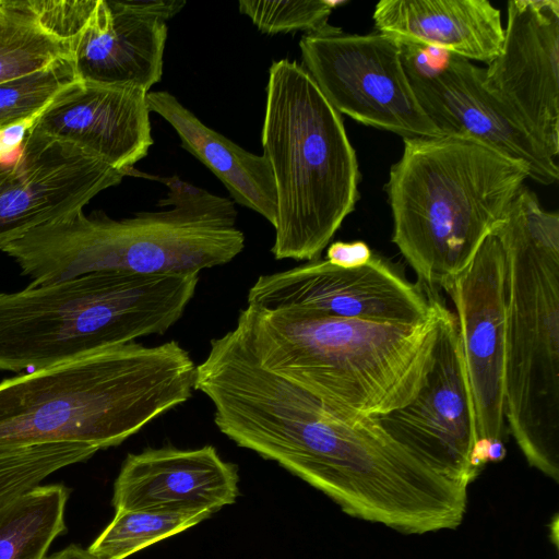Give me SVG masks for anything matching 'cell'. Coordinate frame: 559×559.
I'll return each mask as SVG.
<instances>
[{
	"label": "cell",
	"mask_w": 559,
	"mask_h": 559,
	"mask_svg": "<svg viewBox=\"0 0 559 559\" xmlns=\"http://www.w3.org/2000/svg\"><path fill=\"white\" fill-rule=\"evenodd\" d=\"M176 341L128 343L0 382V455L49 443L116 447L195 390Z\"/></svg>",
	"instance_id": "6da1fadb"
},
{
	"label": "cell",
	"mask_w": 559,
	"mask_h": 559,
	"mask_svg": "<svg viewBox=\"0 0 559 559\" xmlns=\"http://www.w3.org/2000/svg\"><path fill=\"white\" fill-rule=\"evenodd\" d=\"M234 330L262 366L355 420L416 396L431 366L437 324L433 308L424 322L391 324L247 305Z\"/></svg>",
	"instance_id": "7a4b0ae2"
},
{
	"label": "cell",
	"mask_w": 559,
	"mask_h": 559,
	"mask_svg": "<svg viewBox=\"0 0 559 559\" xmlns=\"http://www.w3.org/2000/svg\"><path fill=\"white\" fill-rule=\"evenodd\" d=\"M160 180L168 194L158 205L170 210L123 219L81 211L33 228L1 251L32 286L95 272L199 274L241 253L245 235L235 226L233 202L177 176Z\"/></svg>",
	"instance_id": "3957f363"
},
{
	"label": "cell",
	"mask_w": 559,
	"mask_h": 559,
	"mask_svg": "<svg viewBox=\"0 0 559 559\" xmlns=\"http://www.w3.org/2000/svg\"><path fill=\"white\" fill-rule=\"evenodd\" d=\"M385 186L392 241L426 288H444L472 261L528 178L475 141L406 138Z\"/></svg>",
	"instance_id": "277c9868"
},
{
	"label": "cell",
	"mask_w": 559,
	"mask_h": 559,
	"mask_svg": "<svg viewBox=\"0 0 559 559\" xmlns=\"http://www.w3.org/2000/svg\"><path fill=\"white\" fill-rule=\"evenodd\" d=\"M492 234L507 266L506 421L527 463L559 481V215L523 185Z\"/></svg>",
	"instance_id": "5b68a950"
},
{
	"label": "cell",
	"mask_w": 559,
	"mask_h": 559,
	"mask_svg": "<svg viewBox=\"0 0 559 559\" xmlns=\"http://www.w3.org/2000/svg\"><path fill=\"white\" fill-rule=\"evenodd\" d=\"M198 283L195 273L112 271L0 293V370L32 371L164 334Z\"/></svg>",
	"instance_id": "8992f818"
},
{
	"label": "cell",
	"mask_w": 559,
	"mask_h": 559,
	"mask_svg": "<svg viewBox=\"0 0 559 559\" xmlns=\"http://www.w3.org/2000/svg\"><path fill=\"white\" fill-rule=\"evenodd\" d=\"M276 189V260L313 261L354 211L359 168L341 115L296 61L272 63L262 127Z\"/></svg>",
	"instance_id": "52a82bcc"
},
{
	"label": "cell",
	"mask_w": 559,
	"mask_h": 559,
	"mask_svg": "<svg viewBox=\"0 0 559 559\" xmlns=\"http://www.w3.org/2000/svg\"><path fill=\"white\" fill-rule=\"evenodd\" d=\"M425 292L437 324L425 382L405 406L372 418L433 472L467 488L488 462L478 439L455 314L437 290Z\"/></svg>",
	"instance_id": "ba28073f"
},
{
	"label": "cell",
	"mask_w": 559,
	"mask_h": 559,
	"mask_svg": "<svg viewBox=\"0 0 559 559\" xmlns=\"http://www.w3.org/2000/svg\"><path fill=\"white\" fill-rule=\"evenodd\" d=\"M299 47L304 68L338 114L403 139L442 135L413 92L395 37L334 26L306 34Z\"/></svg>",
	"instance_id": "9c48e42d"
},
{
	"label": "cell",
	"mask_w": 559,
	"mask_h": 559,
	"mask_svg": "<svg viewBox=\"0 0 559 559\" xmlns=\"http://www.w3.org/2000/svg\"><path fill=\"white\" fill-rule=\"evenodd\" d=\"M247 305L391 324H417L432 313L423 286L374 253L355 267L318 259L260 275L248 292Z\"/></svg>",
	"instance_id": "30bf717a"
},
{
	"label": "cell",
	"mask_w": 559,
	"mask_h": 559,
	"mask_svg": "<svg viewBox=\"0 0 559 559\" xmlns=\"http://www.w3.org/2000/svg\"><path fill=\"white\" fill-rule=\"evenodd\" d=\"M506 273L504 250L491 233L443 288L455 307L478 439L488 463L506 455Z\"/></svg>",
	"instance_id": "8fae6325"
},
{
	"label": "cell",
	"mask_w": 559,
	"mask_h": 559,
	"mask_svg": "<svg viewBox=\"0 0 559 559\" xmlns=\"http://www.w3.org/2000/svg\"><path fill=\"white\" fill-rule=\"evenodd\" d=\"M124 174L28 126L0 151V250L38 226L83 211Z\"/></svg>",
	"instance_id": "7c38bea8"
},
{
	"label": "cell",
	"mask_w": 559,
	"mask_h": 559,
	"mask_svg": "<svg viewBox=\"0 0 559 559\" xmlns=\"http://www.w3.org/2000/svg\"><path fill=\"white\" fill-rule=\"evenodd\" d=\"M486 88L554 157L559 153V1L511 0Z\"/></svg>",
	"instance_id": "4fadbf2b"
},
{
	"label": "cell",
	"mask_w": 559,
	"mask_h": 559,
	"mask_svg": "<svg viewBox=\"0 0 559 559\" xmlns=\"http://www.w3.org/2000/svg\"><path fill=\"white\" fill-rule=\"evenodd\" d=\"M406 75L420 107L442 135L483 144L522 164L528 178L539 183L558 180L555 158L486 88L484 68L449 53L439 68Z\"/></svg>",
	"instance_id": "5bb4252c"
},
{
	"label": "cell",
	"mask_w": 559,
	"mask_h": 559,
	"mask_svg": "<svg viewBox=\"0 0 559 559\" xmlns=\"http://www.w3.org/2000/svg\"><path fill=\"white\" fill-rule=\"evenodd\" d=\"M147 92L79 80L28 126L128 175L153 144Z\"/></svg>",
	"instance_id": "9a60e30c"
},
{
	"label": "cell",
	"mask_w": 559,
	"mask_h": 559,
	"mask_svg": "<svg viewBox=\"0 0 559 559\" xmlns=\"http://www.w3.org/2000/svg\"><path fill=\"white\" fill-rule=\"evenodd\" d=\"M238 468L216 449L174 447L129 453L114 484L115 510L198 509L211 514L238 497Z\"/></svg>",
	"instance_id": "2e32d148"
},
{
	"label": "cell",
	"mask_w": 559,
	"mask_h": 559,
	"mask_svg": "<svg viewBox=\"0 0 559 559\" xmlns=\"http://www.w3.org/2000/svg\"><path fill=\"white\" fill-rule=\"evenodd\" d=\"M166 38V22L140 12L131 0H98L72 47L78 78L148 92L163 75Z\"/></svg>",
	"instance_id": "e0dca14e"
},
{
	"label": "cell",
	"mask_w": 559,
	"mask_h": 559,
	"mask_svg": "<svg viewBox=\"0 0 559 559\" xmlns=\"http://www.w3.org/2000/svg\"><path fill=\"white\" fill-rule=\"evenodd\" d=\"M372 19L378 33L487 64L504 36L500 10L487 0H382Z\"/></svg>",
	"instance_id": "ac0fdd59"
},
{
	"label": "cell",
	"mask_w": 559,
	"mask_h": 559,
	"mask_svg": "<svg viewBox=\"0 0 559 559\" xmlns=\"http://www.w3.org/2000/svg\"><path fill=\"white\" fill-rule=\"evenodd\" d=\"M146 99L150 111L175 129L181 146L211 169L237 203L274 225L275 180L264 155H254L209 128L166 91L147 92Z\"/></svg>",
	"instance_id": "d6986e66"
},
{
	"label": "cell",
	"mask_w": 559,
	"mask_h": 559,
	"mask_svg": "<svg viewBox=\"0 0 559 559\" xmlns=\"http://www.w3.org/2000/svg\"><path fill=\"white\" fill-rule=\"evenodd\" d=\"M69 496L62 484L38 485L0 504V559H46L67 530Z\"/></svg>",
	"instance_id": "ffe728a7"
},
{
	"label": "cell",
	"mask_w": 559,
	"mask_h": 559,
	"mask_svg": "<svg viewBox=\"0 0 559 559\" xmlns=\"http://www.w3.org/2000/svg\"><path fill=\"white\" fill-rule=\"evenodd\" d=\"M211 515L198 509L116 510L111 522L87 550L97 559H126Z\"/></svg>",
	"instance_id": "44dd1931"
},
{
	"label": "cell",
	"mask_w": 559,
	"mask_h": 559,
	"mask_svg": "<svg viewBox=\"0 0 559 559\" xmlns=\"http://www.w3.org/2000/svg\"><path fill=\"white\" fill-rule=\"evenodd\" d=\"M67 57L69 44L43 31L14 0H0V84Z\"/></svg>",
	"instance_id": "7402d4cb"
},
{
	"label": "cell",
	"mask_w": 559,
	"mask_h": 559,
	"mask_svg": "<svg viewBox=\"0 0 559 559\" xmlns=\"http://www.w3.org/2000/svg\"><path fill=\"white\" fill-rule=\"evenodd\" d=\"M79 78L72 57L0 84V134L27 127Z\"/></svg>",
	"instance_id": "603a6c76"
},
{
	"label": "cell",
	"mask_w": 559,
	"mask_h": 559,
	"mask_svg": "<svg viewBox=\"0 0 559 559\" xmlns=\"http://www.w3.org/2000/svg\"><path fill=\"white\" fill-rule=\"evenodd\" d=\"M98 450L81 443H49L0 455V504L40 484L52 473L84 462Z\"/></svg>",
	"instance_id": "cb8c5ba5"
},
{
	"label": "cell",
	"mask_w": 559,
	"mask_h": 559,
	"mask_svg": "<svg viewBox=\"0 0 559 559\" xmlns=\"http://www.w3.org/2000/svg\"><path fill=\"white\" fill-rule=\"evenodd\" d=\"M239 11L265 34L306 31L307 34L332 29L329 16L336 5L331 1H249L240 0Z\"/></svg>",
	"instance_id": "d4e9b609"
},
{
	"label": "cell",
	"mask_w": 559,
	"mask_h": 559,
	"mask_svg": "<svg viewBox=\"0 0 559 559\" xmlns=\"http://www.w3.org/2000/svg\"><path fill=\"white\" fill-rule=\"evenodd\" d=\"M98 0H14L36 24L53 38L69 44L71 50Z\"/></svg>",
	"instance_id": "484cf974"
},
{
	"label": "cell",
	"mask_w": 559,
	"mask_h": 559,
	"mask_svg": "<svg viewBox=\"0 0 559 559\" xmlns=\"http://www.w3.org/2000/svg\"><path fill=\"white\" fill-rule=\"evenodd\" d=\"M372 254L364 241H335L328 248L326 260L334 265L348 269L366 264Z\"/></svg>",
	"instance_id": "4316f807"
},
{
	"label": "cell",
	"mask_w": 559,
	"mask_h": 559,
	"mask_svg": "<svg viewBox=\"0 0 559 559\" xmlns=\"http://www.w3.org/2000/svg\"><path fill=\"white\" fill-rule=\"evenodd\" d=\"M46 559H97L87 549L78 545H70L60 551L52 554Z\"/></svg>",
	"instance_id": "83f0119b"
}]
</instances>
